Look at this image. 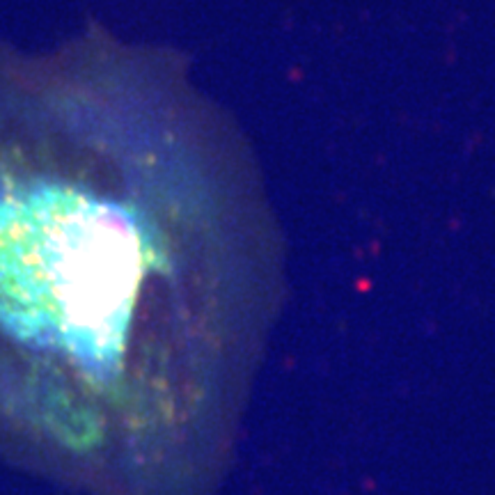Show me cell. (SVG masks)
I'll return each instance as SVG.
<instances>
[{"instance_id": "cell-1", "label": "cell", "mask_w": 495, "mask_h": 495, "mask_svg": "<svg viewBox=\"0 0 495 495\" xmlns=\"http://www.w3.org/2000/svg\"><path fill=\"white\" fill-rule=\"evenodd\" d=\"M147 94L99 72L0 76V411L76 452L165 411L179 243Z\"/></svg>"}]
</instances>
